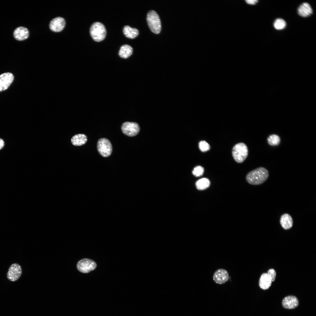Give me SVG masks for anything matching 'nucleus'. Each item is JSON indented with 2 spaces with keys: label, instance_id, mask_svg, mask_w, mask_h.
I'll return each instance as SVG.
<instances>
[{
  "label": "nucleus",
  "instance_id": "6e6552de",
  "mask_svg": "<svg viewBox=\"0 0 316 316\" xmlns=\"http://www.w3.org/2000/svg\"><path fill=\"white\" fill-rule=\"evenodd\" d=\"M22 274L21 266L18 263H13L10 265L8 269L6 274L7 277L10 281H15L20 278Z\"/></svg>",
  "mask_w": 316,
  "mask_h": 316
},
{
  "label": "nucleus",
  "instance_id": "0eeeda50",
  "mask_svg": "<svg viewBox=\"0 0 316 316\" xmlns=\"http://www.w3.org/2000/svg\"><path fill=\"white\" fill-rule=\"evenodd\" d=\"M123 133L125 135L130 137L136 135L139 132L140 128L136 123L126 122L123 123L121 126Z\"/></svg>",
  "mask_w": 316,
  "mask_h": 316
},
{
  "label": "nucleus",
  "instance_id": "393cba45",
  "mask_svg": "<svg viewBox=\"0 0 316 316\" xmlns=\"http://www.w3.org/2000/svg\"><path fill=\"white\" fill-rule=\"evenodd\" d=\"M268 276L271 280L272 282L274 281L276 276V273L275 271L273 269H269L267 273Z\"/></svg>",
  "mask_w": 316,
  "mask_h": 316
},
{
  "label": "nucleus",
  "instance_id": "2eb2a0df",
  "mask_svg": "<svg viewBox=\"0 0 316 316\" xmlns=\"http://www.w3.org/2000/svg\"><path fill=\"white\" fill-rule=\"evenodd\" d=\"M280 222L282 227L285 230L290 229L293 225V219L291 216L287 213L284 214L281 216Z\"/></svg>",
  "mask_w": 316,
  "mask_h": 316
},
{
  "label": "nucleus",
  "instance_id": "f257e3e1",
  "mask_svg": "<svg viewBox=\"0 0 316 316\" xmlns=\"http://www.w3.org/2000/svg\"><path fill=\"white\" fill-rule=\"evenodd\" d=\"M269 175V172L266 168L260 167L249 172L246 175V179L250 184L259 185L265 181Z\"/></svg>",
  "mask_w": 316,
  "mask_h": 316
},
{
  "label": "nucleus",
  "instance_id": "7ed1b4c3",
  "mask_svg": "<svg viewBox=\"0 0 316 316\" xmlns=\"http://www.w3.org/2000/svg\"><path fill=\"white\" fill-rule=\"evenodd\" d=\"M90 35L95 41L99 42L104 40L106 35V30L104 25L99 22H96L91 26Z\"/></svg>",
  "mask_w": 316,
  "mask_h": 316
},
{
  "label": "nucleus",
  "instance_id": "dca6fc26",
  "mask_svg": "<svg viewBox=\"0 0 316 316\" xmlns=\"http://www.w3.org/2000/svg\"><path fill=\"white\" fill-rule=\"evenodd\" d=\"M272 281L267 273H264L261 275L259 281V285L263 290H267L271 286Z\"/></svg>",
  "mask_w": 316,
  "mask_h": 316
},
{
  "label": "nucleus",
  "instance_id": "39448f33",
  "mask_svg": "<svg viewBox=\"0 0 316 316\" xmlns=\"http://www.w3.org/2000/svg\"><path fill=\"white\" fill-rule=\"evenodd\" d=\"M97 148L99 154L104 157H107L110 156L112 151V147L111 142L106 138H101L98 140Z\"/></svg>",
  "mask_w": 316,
  "mask_h": 316
},
{
  "label": "nucleus",
  "instance_id": "b1692460",
  "mask_svg": "<svg viewBox=\"0 0 316 316\" xmlns=\"http://www.w3.org/2000/svg\"><path fill=\"white\" fill-rule=\"evenodd\" d=\"M199 147L200 150L202 152H205L209 150L210 146L209 144L206 141H201L199 142Z\"/></svg>",
  "mask_w": 316,
  "mask_h": 316
},
{
  "label": "nucleus",
  "instance_id": "ddd939ff",
  "mask_svg": "<svg viewBox=\"0 0 316 316\" xmlns=\"http://www.w3.org/2000/svg\"><path fill=\"white\" fill-rule=\"evenodd\" d=\"M13 35L15 39L18 41H22L28 38L29 32L26 28L20 26L16 28L15 30Z\"/></svg>",
  "mask_w": 316,
  "mask_h": 316
},
{
  "label": "nucleus",
  "instance_id": "5701e85b",
  "mask_svg": "<svg viewBox=\"0 0 316 316\" xmlns=\"http://www.w3.org/2000/svg\"><path fill=\"white\" fill-rule=\"evenodd\" d=\"M204 172L203 167L200 166H198L194 168L192 171V174L195 176L198 177L202 176Z\"/></svg>",
  "mask_w": 316,
  "mask_h": 316
},
{
  "label": "nucleus",
  "instance_id": "bb28decb",
  "mask_svg": "<svg viewBox=\"0 0 316 316\" xmlns=\"http://www.w3.org/2000/svg\"><path fill=\"white\" fill-rule=\"evenodd\" d=\"M4 146V142L3 140L0 138V150Z\"/></svg>",
  "mask_w": 316,
  "mask_h": 316
},
{
  "label": "nucleus",
  "instance_id": "a211bd4d",
  "mask_svg": "<svg viewBox=\"0 0 316 316\" xmlns=\"http://www.w3.org/2000/svg\"><path fill=\"white\" fill-rule=\"evenodd\" d=\"M123 32L126 37L130 39L135 38L139 34V31L137 29L132 28L128 25H126L124 27Z\"/></svg>",
  "mask_w": 316,
  "mask_h": 316
},
{
  "label": "nucleus",
  "instance_id": "9d476101",
  "mask_svg": "<svg viewBox=\"0 0 316 316\" xmlns=\"http://www.w3.org/2000/svg\"><path fill=\"white\" fill-rule=\"evenodd\" d=\"M229 276L227 271L222 269L217 270L213 276V279L217 284H222L229 280Z\"/></svg>",
  "mask_w": 316,
  "mask_h": 316
},
{
  "label": "nucleus",
  "instance_id": "a878e982",
  "mask_svg": "<svg viewBox=\"0 0 316 316\" xmlns=\"http://www.w3.org/2000/svg\"><path fill=\"white\" fill-rule=\"evenodd\" d=\"M245 1L248 4L251 5L255 4L258 2V0H247Z\"/></svg>",
  "mask_w": 316,
  "mask_h": 316
},
{
  "label": "nucleus",
  "instance_id": "aec40b11",
  "mask_svg": "<svg viewBox=\"0 0 316 316\" xmlns=\"http://www.w3.org/2000/svg\"><path fill=\"white\" fill-rule=\"evenodd\" d=\"M209 180L207 178H202L198 180L195 183L197 188L200 190H205L208 188L210 185Z\"/></svg>",
  "mask_w": 316,
  "mask_h": 316
},
{
  "label": "nucleus",
  "instance_id": "9b49d317",
  "mask_svg": "<svg viewBox=\"0 0 316 316\" xmlns=\"http://www.w3.org/2000/svg\"><path fill=\"white\" fill-rule=\"evenodd\" d=\"M65 25V21L63 18L57 17L53 19L49 24L50 28L51 30L58 32L62 31Z\"/></svg>",
  "mask_w": 316,
  "mask_h": 316
},
{
  "label": "nucleus",
  "instance_id": "f8f14e48",
  "mask_svg": "<svg viewBox=\"0 0 316 316\" xmlns=\"http://www.w3.org/2000/svg\"><path fill=\"white\" fill-rule=\"evenodd\" d=\"M298 300L297 298L292 296L285 297L282 302V305L284 308L288 309L296 308L298 306Z\"/></svg>",
  "mask_w": 316,
  "mask_h": 316
},
{
  "label": "nucleus",
  "instance_id": "f3484780",
  "mask_svg": "<svg viewBox=\"0 0 316 316\" xmlns=\"http://www.w3.org/2000/svg\"><path fill=\"white\" fill-rule=\"evenodd\" d=\"M133 51V48L130 46L125 44L121 47L118 54L121 57L127 59L132 55Z\"/></svg>",
  "mask_w": 316,
  "mask_h": 316
},
{
  "label": "nucleus",
  "instance_id": "20e7f679",
  "mask_svg": "<svg viewBox=\"0 0 316 316\" xmlns=\"http://www.w3.org/2000/svg\"><path fill=\"white\" fill-rule=\"evenodd\" d=\"M147 20L151 30L155 34L159 33L161 30V23L157 13L152 10L149 12L147 15Z\"/></svg>",
  "mask_w": 316,
  "mask_h": 316
},
{
  "label": "nucleus",
  "instance_id": "423d86ee",
  "mask_svg": "<svg viewBox=\"0 0 316 316\" xmlns=\"http://www.w3.org/2000/svg\"><path fill=\"white\" fill-rule=\"evenodd\" d=\"M96 267L97 264L94 261L87 258H83L79 260L76 265L78 270L84 273H88L94 270Z\"/></svg>",
  "mask_w": 316,
  "mask_h": 316
},
{
  "label": "nucleus",
  "instance_id": "4468645a",
  "mask_svg": "<svg viewBox=\"0 0 316 316\" xmlns=\"http://www.w3.org/2000/svg\"><path fill=\"white\" fill-rule=\"evenodd\" d=\"M298 14L301 17H306L310 16L312 13V10L310 5L307 2L301 4L298 9Z\"/></svg>",
  "mask_w": 316,
  "mask_h": 316
},
{
  "label": "nucleus",
  "instance_id": "6ab92c4d",
  "mask_svg": "<svg viewBox=\"0 0 316 316\" xmlns=\"http://www.w3.org/2000/svg\"><path fill=\"white\" fill-rule=\"evenodd\" d=\"M87 140V136L85 135L79 134L73 136L71 139V142L74 145L80 146L84 144Z\"/></svg>",
  "mask_w": 316,
  "mask_h": 316
},
{
  "label": "nucleus",
  "instance_id": "1a4fd4ad",
  "mask_svg": "<svg viewBox=\"0 0 316 316\" xmlns=\"http://www.w3.org/2000/svg\"><path fill=\"white\" fill-rule=\"evenodd\" d=\"M14 76L10 73H5L0 75V92L8 88L12 83Z\"/></svg>",
  "mask_w": 316,
  "mask_h": 316
},
{
  "label": "nucleus",
  "instance_id": "f03ea898",
  "mask_svg": "<svg viewBox=\"0 0 316 316\" xmlns=\"http://www.w3.org/2000/svg\"><path fill=\"white\" fill-rule=\"evenodd\" d=\"M248 149L244 143L240 142L235 145L232 150V155L233 159L238 163L243 162L248 156Z\"/></svg>",
  "mask_w": 316,
  "mask_h": 316
},
{
  "label": "nucleus",
  "instance_id": "4be33fe9",
  "mask_svg": "<svg viewBox=\"0 0 316 316\" xmlns=\"http://www.w3.org/2000/svg\"><path fill=\"white\" fill-rule=\"evenodd\" d=\"M286 25V23L283 19L281 18L276 19L274 23V28L277 30H281L284 28Z\"/></svg>",
  "mask_w": 316,
  "mask_h": 316
},
{
  "label": "nucleus",
  "instance_id": "412c9836",
  "mask_svg": "<svg viewBox=\"0 0 316 316\" xmlns=\"http://www.w3.org/2000/svg\"><path fill=\"white\" fill-rule=\"evenodd\" d=\"M267 141L268 144L271 146H276L280 143L281 139L278 135L272 134L269 135L268 137Z\"/></svg>",
  "mask_w": 316,
  "mask_h": 316
}]
</instances>
